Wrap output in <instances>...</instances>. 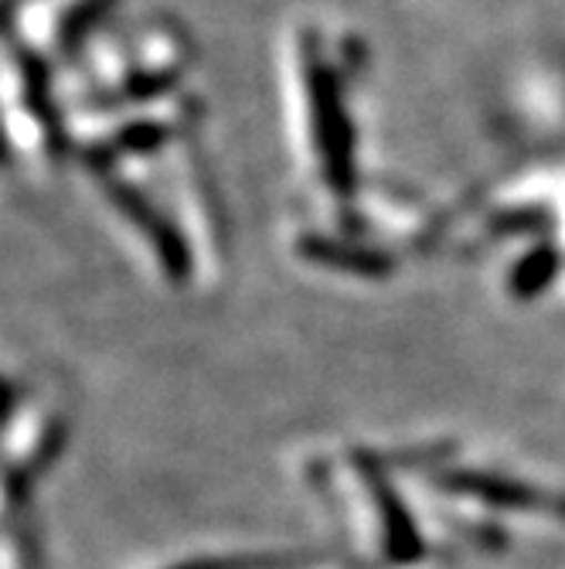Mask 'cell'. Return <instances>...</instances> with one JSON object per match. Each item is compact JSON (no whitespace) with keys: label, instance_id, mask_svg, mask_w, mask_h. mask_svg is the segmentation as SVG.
Listing matches in <instances>:
<instances>
[{"label":"cell","instance_id":"6da1fadb","mask_svg":"<svg viewBox=\"0 0 565 569\" xmlns=\"http://www.w3.org/2000/svg\"><path fill=\"white\" fill-rule=\"evenodd\" d=\"M303 82H306V99H311V130H314V147H317L324 178L334 194L347 198L354 194V181H357L354 130L344 110L337 76L324 62L314 38H306V48H303Z\"/></svg>","mask_w":565,"mask_h":569},{"label":"cell","instance_id":"7a4b0ae2","mask_svg":"<svg viewBox=\"0 0 565 569\" xmlns=\"http://www.w3.org/2000/svg\"><path fill=\"white\" fill-rule=\"evenodd\" d=\"M433 485L446 495L474 498L491 508H511V511H532V515H548V519L565 522V495L558 491H542L528 481H515L504 475H487V471H443L433 478Z\"/></svg>","mask_w":565,"mask_h":569},{"label":"cell","instance_id":"3957f363","mask_svg":"<svg viewBox=\"0 0 565 569\" xmlns=\"http://www.w3.org/2000/svg\"><path fill=\"white\" fill-rule=\"evenodd\" d=\"M107 194L117 201V209L123 212V219L130 222V226H137L143 236H147V242H150V249L158 252V260H161V267H164V273L174 280V283H184L188 277H191V249H188V242H184V236L178 232V226L153 204L140 188H133L130 181H123V178H107Z\"/></svg>","mask_w":565,"mask_h":569},{"label":"cell","instance_id":"277c9868","mask_svg":"<svg viewBox=\"0 0 565 569\" xmlns=\"http://www.w3.org/2000/svg\"><path fill=\"white\" fill-rule=\"evenodd\" d=\"M357 471H362V478H365V485L372 491L379 522H382V532H385V556H389V562H416V559H423L426 556V542H423V536H420V529L413 522V515L405 511L402 498L389 485L382 457L357 453Z\"/></svg>","mask_w":565,"mask_h":569},{"label":"cell","instance_id":"5b68a950","mask_svg":"<svg viewBox=\"0 0 565 569\" xmlns=\"http://www.w3.org/2000/svg\"><path fill=\"white\" fill-rule=\"evenodd\" d=\"M300 256H306L311 263L351 273V277H365V280H382L392 273V256L369 249V246H354L344 239H327V236H303L296 242Z\"/></svg>","mask_w":565,"mask_h":569},{"label":"cell","instance_id":"8992f818","mask_svg":"<svg viewBox=\"0 0 565 569\" xmlns=\"http://www.w3.org/2000/svg\"><path fill=\"white\" fill-rule=\"evenodd\" d=\"M14 56H18V66H21V82H24V99H28L31 117L41 123V130L48 137V147L62 150L65 147V130H62V117H59V107H56V96H51V82H48V72H44L41 59L28 48H18Z\"/></svg>","mask_w":565,"mask_h":569},{"label":"cell","instance_id":"52a82bcc","mask_svg":"<svg viewBox=\"0 0 565 569\" xmlns=\"http://www.w3.org/2000/svg\"><path fill=\"white\" fill-rule=\"evenodd\" d=\"M321 549H286V552H232V556H212V559H191L174 569H300L321 562Z\"/></svg>","mask_w":565,"mask_h":569},{"label":"cell","instance_id":"ba28073f","mask_svg":"<svg viewBox=\"0 0 565 569\" xmlns=\"http://www.w3.org/2000/svg\"><path fill=\"white\" fill-rule=\"evenodd\" d=\"M555 273H558V252L552 246H538V249H532L525 260L515 267V273H511L507 287H511V293H515V297H525L528 300V297L542 293L555 280Z\"/></svg>","mask_w":565,"mask_h":569},{"label":"cell","instance_id":"9c48e42d","mask_svg":"<svg viewBox=\"0 0 565 569\" xmlns=\"http://www.w3.org/2000/svg\"><path fill=\"white\" fill-rule=\"evenodd\" d=\"M117 0H79V4L65 14L62 28H59V44L65 51H75L79 41H85V34L99 24V18L107 14Z\"/></svg>","mask_w":565,"mask_h":569},{"label":"cell","instance_id":"30bf717a","mask_svg":"<svg viewBox=\"0 0 565 569\" xmlns=\"http://www.w3.org/2000/svg\"><path fill=\"white\" fill-rule=\"evenodd\" d=\"M178 86V72H147V76H133L127 79L113 99H117V107H127V102H150V99H158L164 92H171Z\"/></svg>","mask_w":565,"mask_h":569},{"label":"cell","instance_id":"8fae6325","mask_svg":"<svg viewBox=\"0 0 565 569\" xmlns=\"http://www.w3.org/2000/svg\"><path fill=\"white\" fill-rule=\"evenodd\" d=\"M171 140V130L164 123H153V120H140V123H130L120 130L117 143L123 150H133V153H153L161 150L164 143Z\"/></svg>","mask_w":565,"mask_h":569},{"label":"cell","instance_id":"7c38bea8","mask_svg":"<svg viewBox=\"0 0 565 569\" xmlns=\"http://www.w3.org/2000/svg\"><path fill=\"white\" fill-rule=\"evenodd\" d=\"M11 4H14V0H8V8H11Z\"/></svg>","mask_w":565,"mask_h":569}]
</instances>
